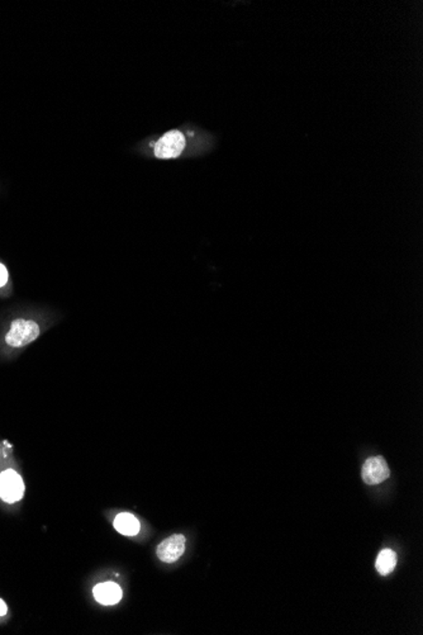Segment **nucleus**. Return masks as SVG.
I'll list each match as a JSON object with an SVG mask.
<instances>
[{"mask_svg": "<svg viewBox=\"0 0 423 635\" xmlns=\"http://www.w3.org/2000/svg\"><path fill=\"white\" fill-rule=\"evenodd\" d=\"M93 594L96 601L102 605H114L122 599V588L114 582H104L96 585Z\"/></svg>", "mask_w": 423, "mask_h": 635, "instance_id": "6", "label": "nucleus"}, {"mask_svg": "<svg viewBox=\"0 0 423 635\" xmlns=\"http://www.w3.org/2000/svg\"><path fill=\"white\" fill-rule=\"evenodd\" d=\"M185 147V137L181 132L174 130L165 133L155 145V156L158 159L178 157Z\"/></svg>", "mask_w": 423, "mask_h": 635, "instance_id": "3", "label": "nucleus"}, {"mask_svg": "<svg viewBox=\"0 0 423 635\" xmlns=\"http://www.w3.org/2000/svg\"><path fill=\"white\" fill-rule=\"evenodd\" d=\"M362 479L366 485H379L389 479V467L383 457L369 458L362 465Z\"/></svg>", "mask_w": 423, "mask_h": 635, "instance_id": "4", "label": "nucleus"}, {"mask_svg": "<svg viewBox=\"0 0 423 635\" xmlns=\"http://www.w3.org/2000/svg\"><path fill=\"white\" fill-rule=\"evenodd\" d=\"M24 483L21 476L13 471L7 469L0 474V499L13 504L23 497Z\"/></svg>", "mask_w": 423, "mask_h": 635, "instance_id": "2", "label": "nucleus"}, {"mask_svg": "<svg viewBox=\"0 0 423 635\" xmlns=\"http://www.w3.org/2000/svg\"><path fill=\"white\" fill-rule=\"evenodd\" d=\"M41 334L40 326L26 319H17L12 322L6 335V342L12 348H23L34 342Z\"/></svg>", "mask_w": 423, "mask_h": 635, "instance_id": "1", "label": "nucleus"}, {"mask_svg": "<svg viewBox=\"0 0 423 635\" xmlns=\"http://www.w3.org/2000/svg\"><path fill=\"white\" fill-rule=\"evenodd\" d=\"M185 550V538L181 534L171 535L170 538L161 541L157 546V557L165 563H172L178 560Z\"/></svg>", "mask_w": 423, "mask_h": 635, "instance_id": "5", "label": "nucleus"}, {"mask_svg": "<svg viewBox=\"0 0 423 635\" xmlns=\"http://www.w3.org/2000/svg\"><path fill=\"white\" fill-rule=\"evenodd\" d=\"M7 605H6V602L3 601V600L0 599V616H4V615L7 614Z\"/></svg>", "mask_w": 423, "mask_h": 635, "instance_id": "10", "label": "nucleus"}, {"mask_svg": "<svg viewBox=\"0 0 423 635\" xmlns=\"http://www.w3.org/2000/svg\"><path fill=\"white\" fill-rule=\"evenodd\" d=\"M396 564V554L392 549H384L376 558V567L382 576L389 574Z\"/></svg>", "mask_w": 423, "mask_h": 635, "instance_id": "8", "label": "nucleus"}, {"mask_svg": "<svg viewBox=\"0 0 423 635\" xmlns=\"http://www.w3.org/2000/svg\"><path fill=\"white\" fill-rule=\"evenodd\" d=\"M8 278H9V275H8L7 268L0 263V288L4 287L7 284Z\"/></svg>", "mask_w": 423, "mask_h": 635, "instance_id": "9", "label": "nucleus"}, {"mask_svg": "<svg viewBox=\"0 0 423 635\" xmlns=\"http://www.w3.org/2000/svg\"><path fill=\"white\" fill-rule=\"evenodd\" d=\"M114 527L118 533L133 537L140 532V523L132 513H119L114 520Z\"/></svg>", "mask_w": 423, "mask_h": 635, "instance_id": "7", "label": "nucleus"}]
</instances>
